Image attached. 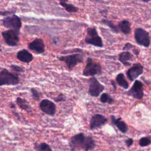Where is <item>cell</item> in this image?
Returning a JSON list of instances; mask_svg holds the SVG:
<instances>
[{
    "mask_svg": "<svg viewBox=\"0 0 151 151\" xmlns=\"http://www.w3.org/2000/svg\"><path fill=\"white\" fill-rule=\"evenodd\" d=\"M10 67L11 68V69L17 71V73H22V72L24 71L23 68H22L18 65H12L10 66Z\"/></svg>",
    "mask_w": 151,
    "mask_h": 151,
    "instance_id": "29",
    "label": "cell"
},
{
    "mask_svg": "<svg viewBox=\"0 0 151 151\" xmlns=\"http://www.w3.org/2000/svg\"><path fill=\"white\" fill-rule=\"evenodd\" d=\"M17 57L21 62L27 64L29 63L33 60L32 55L25 49L18 51L17 54Z\"/></svg>",
    "mask_w": 151,
    "mask_h": 151,
    "instance_id": "15",
    "label": "cell"
},
{
    "mask_svg": "<svg viewBox=\"0 0 151 151\" xmlns=\"http://www.w3.org/2000/svg\"><path fill=\"white\" fill-rule=\"evenodd\" d=\"M2 23L5 28L18 31H19L22 25L20 18L16 15L6 16L3 19Z\"/></svg>",
    "mask_w": 151,
    "mask_h": 151,
    "instance_id": "5",
    "label": "cell"
},
{
    "mask_svg": "<svg viewBox=\"0 0 151 151\" xmlns=\"http://www.w3.org/2000/svg\"><path fill=\"white\" fill-rule=\"evenodd\" d=\"M104 87L95 77L88 80V93L93 97H97L104 90Z\"/></svg>",
    "mask_w": 151,
    "mask_h": 151,
    "instance_id": "8",
    "label": "cell"
},
{
    "mask_svg": "<svg viewBox=\"0 0 151 151\" xmlns=\"http://www.w3.org/2000/svg\"><path fill=\"white\" fill-rule=\"evenodd\" d=\"M116 81L118 85L124 89H127L129 87V84L123 73L119 74L116 77Z\"/></svg>",
    "mask_w": 151,
    "mask_h": 151,
    "instance_id": "22",
    "label": "cell"
},
{
    "mask_svg": "<svg viewBox=\"0 0 151 151\" xmlns=\"http://www.w3.org/2000/svg\"><path fill=\"white\" fill-rule=\"evenodd\" d=\"M124 142H125V143H126V145L127 147H130L133 144V140L132 139L129 138V139H127V140H126Z\"/></svg>",
    "mask_w": 151,
    "mask_h": 151,
    "instance_id": "30",
    "label": "cell"
},
{
    "mask_svg": "<svg viewBox=\"0 0 151 151\" xmlns=\"http://www.w3.org/2000/svg\"><path fill=\"white\" fill-rule=\"evenodd\" d=\"M9 106L11 109H13V108H15V105L13 103H10L9 104Z\"/></svg>",
    "mask_w": 151,
    "mask_h": 151,
    "instance_id": "32",
    "label": "cell"
},
{
    "mask_svg": "<svg viewBox=\"0 0 151 151\" xmlns=\"http://www.w3.org/2000/svg\"><path fill=\"white\" fill-rule=\"evenodd\" d=\"M119 28L125 35H128L131 32L130 24L128 21L123 20L120 21L119 24Z\"/></svg>",
    "mask_w": 151,
    "mask_h": 151,
    "instance_id": "20",
    "label": "cell"
},
{
    "mask_svg": "<svg viewBox=\"0 0 151 151\" xmlns=\"http://www.w3.org/2000/svg\"><path fill=\"white\" fill-rule=\"evenodd\" d=\"M85 42L88 44H91L99 47H102L103 46L102 40L99 35L97 31L94 27L87 28Z\"/></svg>",
    "mask_w": 151,
    "mask_h": 151,
    "instance_id": "3",
    "label": "cell"
},
{
    "mask_svg": "<svg viewBox=\"0 0 151 151\" xmlns=\"http://www.w3.org/2000/svg\"><path fill=\"white\" fill-rule=\"evenodd\" d=\"M58 60L65 63L68 68L71 70L76 65L83 61V52L81 51L65 56H61L58 58Z\"/></svg>",
    "mask_w": 151,
    "mask_h": 151,
    "instance_id": "2",
    "label": "cell"
},
{
    "mask_svg": "<svg viewBox=\"0 0 151 151\" xmlns=\"http://www.w3.org/2000/svg\"><path fill=\"white\" fill-rule=\"evenodd\" d=\"M100 100L103 103H107L109 104H111L114 101V100L107 93H103L100 96Z\"/></svg>",
    "mask_w": 151,
    "mask_h": 151,
    "instance_id": "24",
    "label": "cell"
},
{
    "mask_svg": "<svg viewBox=\"0 0 151 151\" xmlns=\"http://www.w3.org/2000/svg\"><path fill=\"white\" fill-rule=\"evenodd\" d=\"M150 143H151V137L150 136L143 137L139 140V145L142 147L148 146Z\"/></svg>",
    "mask_w": 151,
    "mask_h": 151,
    "instance_id": "25",
    "label": "cell"
},
{
    "mask_svg": "<svg viewBox=\"0 0 151 151\" xmlns=\"http://www.w3.org/2000/svg\"><path fill=\"white\" fill-rule=\"evenodd\" d=\"M19 31L9 29L2 32V35L4 38L6 44L11 47L17 46L19 42Z\"/></svg>",
    "mask_w": 151,
    "mask_h": 151,
    "instance_id": "6",
    "label": "cell"
},
{
    "mask_svg": "<svg viewBox=\"0 0 151 151\" xmlns=\"http://www.w3.org/2000/svg\"><path fill=\"white\" fill-rule=\"evenodd\" d=\"M132 58L133 56L129 52L124 51L120 54L119 60L124 65L129 66L131 65L130 61L132 60Z\"/></svg>",
    "mask_w": 151,
    "mask_h": 151,
    "instance_id": "17",
    "label": "cell"
},
{
    "mask_svg": "<svg viewBox=\"0 0 151 151\" xmlns=\"http://www.w3.org/2000/svg\"><path fill=\"white\" fill-rule=\"evenodd\" d=\"M141 1H142L143 2H147L150 1V0H141Z\"/></svg>",
    "mask_w": 151,
    "mask_h": 151,
    "instance_id": "33",
    "label": "cell"
},
{
    "mask_svg": "<svg viewBox=\"0 0 151 151\" xmlns=\"http://www.w3.org/2000/svg\"><path fill=\"white\" fill-rule=\"evenodd\" d=\"M143 71V67L140 64H136L127 70V76L129 79L132 81L142 74Z\"/></svg>",
    "mask_w": 151,
    "mask_h": 151,
    "instance_id": "13",
    "label": "cell"
},
{
    "mask_svg": "<svg viewBox=\"0 0 151 151\" xmlns=\"http://www.w3.org/2000/svg\"><path fill=\"white\" fill-rule=\"evenodd\" d=\"M16 102H17L18 106L22 110H24V111H25L28 113L32 112L31 108L30 106L28 104L27 101L25 99L18 97L16 99Z\"/></svg>",
    "mask_w": 151,
    "mask_h": 151,
    "instance_id": "19",
    "label": "cell"
},
{
    "mask_svg": "<svg viewBox=\"0 0 151 151\" xmlns=\"http://www.w3.org/2000/svg\"><path fill=\"white\" fill-rule=\"evenodd\" d=\"M34 148L36 151H52L51 146L45 142L34 143Z\"/></svg>",
    "mask_w": 151,
    "mask_h": 151,
    "instance_id": "21",
    "label": "cell"
},
{
    "mask_svg": "<svg viewBox=\"0 0 151 151\" xmlns=\"http://www.w3.org/2000/svg\"><path fill=\"white\" fill-rule=\"evenodd\" d=\"M19 82L18 74L12 73L6 69H3L0 72V87L5 85L16 86Z\"/></svg>",
    "mask_w": 151,
    "mask_h": 151,
    "instance_id": "1",
    "label": "cell"
},
{
    "mask_svg": "<svg viewBox=\"0 0 151 151\" xmlns=\"http://www.w3.org/2000/svg\"><path fill=\"white\" fill-rule=\"evenodd\" d=\"M101 73V67L100 64L94 61L91 58H88L86 65L83 71V75L86 77L93 76L100 74Z\"/></svg>",
    "mask_w": 151,
    "mask_h": 151,
    "instance_id": "4",
    "label": "cell"
},
{
    "mask_svg": "<svg viewBox=\"0 0 151 151\" xmlns=\"http://www.w3.org/2000/svg\"><path fill=\"white\" fill-rule=\"evenodd\" d=\"M110 119L111 123L114 124L121 132L124 133L127 132V126L124 123V122L122 120V119L120 117L116 119L114 116L112 115L110 116Z\"/></svg>",
    "mask_w": 151,
    "mask_h": 151,
    "instance_id": "16",
    "label": "cell"
},
{
    "mask_svg": "<svg viewBox=\"0 0 151 151\" xmlns=\"http://www.w3.org/2000/svg\"><path fill=\"white\" fill-rule=\"evenodd\" d=\"M39 107L43 113L50 116H54L56 113L55 104L47 99H43L40 101Z\"/></svg>",
    "mask_w": 151,
    "mask_h": 151,
    "instance_id": "9",
    "label": "cell"
},
{
    "mask_svg": "<svg viewBox=\"0 0 151 151\" xmlns=\"http://www.w3.org/2000/svg\"><path fill=\"white\" fill-rule=\"evenodd\" d=\"M1 49L0 48V52H1Z\"/></svg>",
    "mask_w": 151,
    "mask_h": 151,
    "instance_id": "34",
    "label": "cell"
},
{
    "mask_svg": "<svg viewBox=\"0 0 151 151\" xmlns=\"http://www.w3.org/2000/svg\"><path fill=\"white\" fill-rule=\"evenodd\" d=\"M127 94L136 99H141L143 97L142 83L139 80H136Z\"/></svg>",
    "mask_w": 151,
    "mask_h": 151,
    "instance_id": "10",
    "label": "cell"
},
{
    "mask_svg": "<svg viewBox=\"0 0 151 151\" xmlns=\"http://www.w3.org/2000/svg\"><path fill=\"white\" fill-rule=\"evenodd\" d=\"M134 38L137 43L142 46L148 47L150 45V38L148 32L145 29L138 28L134 31Z\"/></svg>",
    "mask_w": 151,
    "mask_h": 151,
    "instance_id": "7",
    "label": "cell"
},
{
    "mask_svg": "<svg viewBox=\"0 0 151 151\" xmlns=\"http://www.w3.org/2000/svg\"><path fill=\"white\" fill-rule=\"evenodd\" d=\"M132 47H133V46L131 44L127 43V44H125V45H124V47H123V50H129V49L132 48Z\"/></svg>",
    "mask_w": 151,
    "mask_h": 151,
    "instance_id": "31",
    "label": "cell"
},
{
    "mask_svg": "<svg viewBox=\"0 0 151 151\" xmlns=\"http://www.w3.org/2000/svg\"><path fill=\"white\" fill-rule=\"evenodd\" d=\"M31 92L32 94V96L35 100H39L40 99V93L34 88H32L31 89Z\"/></svg>",
    "mask_w": 151,
    "mask_h": 151,
    "instance_id": "27",
    "label": "cell"
},
{
    "mask_svg": "<svg viewBox=\"0 0 151 151\" xmlns=\"http://www.w3.org/2000/svg\"><path fill=\"white\" fill-rule=\"evenodd\" d=\"M101 22L104 24L109 27L114 32H119L118 28L111 21H109V20H106V19H103L101 21Z\"/></svg>",
    "mask_w": 151,
    "mask_h": 151,
    "instance_id": "26",
    "label": "cell"
},
{
    "mask_svg": "<svg viewBox=\"0 0 151 151\" xmlns=\"http://www.w3.org/2000/svg\"><path fill=\"white\" fill-rule=\"evenodd\" d=\"M54 101L55 102L63 101L65 100V96L63 94L60 93V94L57 96L55 98H54Z\"/></svg>",
    "mask_w": 151,
    "mask_h": 151,
    "instance_id": "28",
    "label": "cell"
},
{
    "mask_svg": "<svg viewBox=\"0 0 151 151\" xmlns=\"http://www.w3.org/2000/svg\"><path fill=\"white\" fill-rule=\"evenodd\" d=\"M28 48L38 54H42L45 51V44L42 39L36 38L28 44Z\"/></svg>",
    "mask_w": 151,
    "mask_h": 151,
    "instance_id": "14",
    "label": "cell"
},
{
    "mask_svg": "<svg viewBox=\"0 0 151 151\" xmlns=\"http://www.w3.org/2000/svg\"><path fill=\"white\" fill-rule=\"evenodd\" d=\"M60 4L68 12H76L78 9L74 5L66 3L65 0H60Z\"/></svg>",
    "mask_w": 151,
    "mask_h": 151,
    "instance_id": "23",
    "label": "cell"
},
{
    "mask_svg": "<svg viewBox=\"0 0 151 151\" xmlns=\"http://www.w3.org/2000/svg\"><path fill=\"white\" fill-rule=\"evenodd\" d=\"M107 121V119L104 116L100 114H96L91 118L89 124L90 129L91 130H93L99 128L104 125Z\"/></svg>",
    "mask_w": 151,
    "mask_h": 151,
    "instance_id": "12",
    "label": "cell"
},
{
    "mask_svg": "<svg viewBox=\"0 0 151 151\" xmlns=\"http://www.w3.org/2000/svg\"><path fill=\"white\" fill-rule=\"evenodd\" d=\"M95 146L96 143L93 139L90 136H86L81 149H83L85 151H88L90 150H93L95 147Z\"/></svg>",
    "mask_w": 151,
    "mask_h": 151,
    "instance_id": "18",
    "label": "cell"
},
{
    "mask_svg": "<svg viewBox=\"0 0 151 151\" xmlns=\"http://www.w3.org/2000/svg\"><path fill=\"white\" fill-rule=\"evenodd\" d=\"M86 136L84 133H80L73 136L69 142V146L71 151H75L78 148H81Z\"/></svg>",
    "mask_w": 151,
    "mask_h": 151,
    "instance_id": "11",
    "label": "cell"
}]
</instances>
